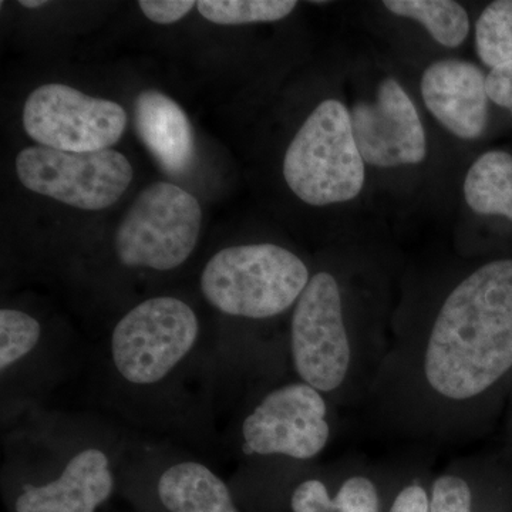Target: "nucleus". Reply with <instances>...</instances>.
Returning a JSON list of instances; mask_svg holds the SVG:
<instances>
[{
	"mask_svg": "<svg viewBox=\"0 0 512 512\" xmlns=\"http://www.w3.org/2000/svg\"><path fill=\"white\" fill-rule=\"evenodd\" d=\"M284 177L293 194L312 207L352 201L362 192L365 161L345 104L323 100L312 111L286 150Z\"/></svg>",
	"mask_w": 512,
	"mask_h": 512,
	"instance_id": "obj_5",
	"label": "nucleus"
},
{
	"mask_svg": "<svg viewBox=\"0 0 512 512\" xmlns=\"http://www.w3.org/2000/svg\"><path fill=\"white\" fill-rule=\"evenodd\" d=\"M468 207L480 215H501L512 221V156L487 151L471 165L463 185Z\"/></svg>",
	"mask_w": 512,
	"mask_h": 512,
	"instance_id": "obj_16",
	"label": "nucleus"
},
{
	"mask_svg": "<svg viewBox=\"0 0 512 512\" xmlns=\"http://www.w3.org/2000/svg\"><path fill=\"white\" fill-rule=\"evenodd\" d=\"M298 6L292 0H201L197 8L205 19L217 25H248L278 22Z\"/></svg>",
	"mask_w": 512,
	"mask_h": 512,
	"instance_id": "obj_19",
	"label": "nucleus"
},
{
	"mask_svg": "<svg viewBox=\"0 0 512 512\" xmlns=\"http://www.w3.org/2000/svg\"><path fill=\"white\" fill-rule=\"evenodd\" d=\"M311 281L298 255L275 244L235 245L211 256L200 289L208 305L229 318H275L298 302Z\"/></svg>",
	"mask_w": 512,
	"mask_h": 512,
	"instance_id": "obj_4",
	"label": "nucleus"
},
{
	"mask_svg": "<svg viewBox=\"0 0 512 512\" xmlns=\"http://www.w3.org/2000/svg\"><path fill=\"white\" fill-rule=\"evenodd\" d=\"M201 221L200 202L190 192L171 183L148 185L114 235L117 264L161 274L181 268L197 248Z\"/></svg>",
	"mask_w": 512,
	"mask_h": 512,
	"instance_id": "obj_7",
	"label": "nucleus"
},
{
	"mask_svg": "<svg viewBox=\"0 0 512 512\" xmlns=\"http://www.w3.org/2000/svg\"><path fill=\"white\" fill-rule=\"evenodd\" d=\"M23 127L39 146L96 153L120 140L127 113L114 101L87 96L66 84H43L26 99Z\"/></svg>",
	"mask_w": 512,
	"mask_h": 512,
	"instance_id": "obj_11",
	"label": "nucleus"
},
{
	"mask_svg": "<svg viewBox=\"0 0 512 512\" xmlns=\"http://www.w3.org/2000/svg\"><path fill=\"white\" fill-rule=\"evenodd\" d=\"M291 356L302 382L320 393L338 389L350 365V346L342 299L335 276H312L295 303L291 320Z\"/></svg>",
	"mask_w": 512,
	"mask_h": 512,
	"instance_id": "obj_12",
	"label": "nucleus"
},
{
	"mask_svg": "<svg viewBox=\"0 0 512 512\" xmlns=\"http://www.w3.org/2000/svg\"><path fill=\"white\" fill-rule=\"evenodd\" d=\"M16 173L29 191L86 211L116 204L134 174L127 157L110 148L96 153H67L42 146L20 151Z\"/></svg>",
	"mask_w": 512,
	"mask_h": 512,
	"instance_id": "obj_9",
	"label": "nucleus"
},
{
	"mask_svg": "<svg viewBox=\"0 0 512 512\" xmlns=\"http://www.w3.org/2000/svg\"><path fill=\"white\" fill-rule=\"evenodd\" d=\"M134 124L141 143L165 173L183 175L190 170L195 157L194 133L177 101L157 90L138 94Z\"/></svg>",
	"mask_w": 512,
	"mask_h": 512,
	"instance_id": "obj_15",
	"label": "nucleus"
},
{
	"mask_svg": "<svg viewBox=\"0 0 512 512\" xmlns=\"http://www.w3.org/2000/svg\"><path fill=\"white\" fill-rule=\"evenodd\" d=\"M2 427L6 512H101L120 494L134 440L109 421L35 406Z\"/></svg>",
	"mask_w": 512,
	"mask_h": 512,
	"instance_id": "obj_2",
	"label": "nucleus"
},
{
	"mask_svg": "<svg viewBox=\"0 0 512 512\" xmlns=\"http://www.w3.org/2000/svg\"><path fill=\"white\" fill-rule=\"evenodd\" d=\"M421 97L434 119L463 140L483 136L488 123L487 76L477 64L446 59L421 77Z\"/></svg>",
	"mask_w": 512,
	"mask_h": 512,
	"instance_id": "obj_14",
	"label": "nucleus"
},
{
	"mask_svg": "<svg viewBox=\"0 0 512 512\" xmlns=\"http://www.w3.org/2000/svg\"><path fill=\"white\" fill-rule=\"evenodd\" d=\"M512 367V261L490 262L448 295L426 350L427 382L441 396L467 400Z\"/></svg>",
	"mask_w": 512,
	"mask_h": 512,
	"instance_id": "obj_3",
	"label": "nucleus"
},
{
	"mask_svg": "<svg viewBox=\"0 0 512 512\" xmlns=\"http://www.w3.org/2000/svg\"><path fill=\"white\" fill-rule=\"evenodd\" d=\"M77 349L53 342L32 313L5 306L0 311L2 419L43 406L56 386L73 375Z\"/></svg>",
	"mask_w": 512,
	"mask_h": 512,
	"instance_id": "obj_8",
	"label": "nucleus"
},
{
	"mask_svg": "<svg viewBox=\"0 0 512 512\" xmlns=\"http://www.w3.org/2000/svg\"><path fill=\"white\" fill-rule=\"evenodd\" d=\"M19 5L23 6V8L39 9L49 5V2H43V0H20Z\"/></svg>",
	"mask_w": 512,
	"mask_h": 512,
	"instance_id": "obj_26",
	"label": "nucleus"
},
{
	"mask_svg": "<svg viewBox=\"0 0 512 512\" xmlns=\"http://www.w3.org/2000/svg\"><path fill=\"white\" fill-rule=\"evenodd\" d=\"M477 55L495 69L512 62V0H495L476 23Z\"/></svg>",
	"mask_w": 512,
	"mask_h": 512,
	"instance_id": "obj_18",
	"label": "nucleus"
},
{
	"mask_svg": "<svg viewBox=\"0 0 512 512\" xmlns=\"http://www.w3.org/2000/svg\"><path fill=\"white\" fill-rule=\"evenodd\" d=\"M202 323L184 299L151 296L114 323L99 352L104 397L153 430H198L207 419L224 357L202 345Z\"/></svg>",
	"mask_w": 512,
	"mask_h": 512,
	"instance_id": "obj_1",
	"label": "nucleus"
},
{
	"mask_svg": "<svg viewBox=\"0 0 512 512\" xmlns=\"http://www.w3.org/2000/svg\"><path fill=\"white\" fill-rule=\"evenodd\" d=\"M325 400L308 383H288L271 390L242 416L239 448L247 457L318 456L329 440Z\"/></svg>",
	"mask_w": 512,
	"mask_h": 512,
	"instance_id": "obj_10",
	"label": "nucleus"
},
{
	"mask_svg": "<svg viewBox=\"0 0 512 512\" xmlns=\"http://www.w3.org/2000/svg\"><path fill=\"white\" fill-rule=\"evenodd\" d=\"M430 512H471V490L466 481L440 477L433 485Z\"/></svg>",
	"mask_w": 512,
	"mask_h": 512,
	"instance_id": "obj_20",
	"label": "nucleus"
},
{
	"mask_svg": "<svg viewBox=\"0 0 512 512\" xmlns=\"http://www.w3.org/2000/svg\"><path fill=\"white\" fill-rule=\"evenodd\" d=\"M119 495L134 512H244L234 487L204 461L136 440Z\"/></svg>",
	"mask_w": 512,
	"mask_h": 512,
	"instance_id": "obj_6",
	"label": "nucleus"
},
{
	"mask_svg": "<svg viewBox=\"0 0 512 512\" xmlns=\"http://www.w3.org/2000/svg\"><path fill=\"white\" fill-rule=\"evenodd\" d=\"M488 99L512 114V62L491 69L487 76Z\"/></svg>",
	"mask_w": 512,
	"mask_h": 512,
	"instance_id": "obj_24",
	"label": "nucleus"
},
{
	"mask_svg": "<svg viewBox=\"0 0 512 512\" xmlns=\"http://www.w3.org/2000/svg\"><path fill=\"white\" fill-rule=\"evenodd\" d=\"M350 113L353 136L365 164L394 168L420 164L427 138L412 97L393 77H386L372 101H357Z\"/></svg>",
	"mask_w": 512,
	"mask_h": 512,
	"instance_id": "obj_13",
	"label": "nucleus"
},
{
	"mask_svg": "<svg viewBox=\"0 0 512 512\" xmlns=\"http://www.w3.org/2000/svg\"><path fill=\"white\" fill-rule=\"evenodd\" d=\"M390 512H430L429 497L420 485H410L397 495Z\"/></svg>",
	"mask_w": 512,
	"mask_h": 512,
	"instance_id": "obj_25",
	"label": "nucleus"
},
{
	"mask_svg": "<svg viewBox=\"0 0 512 512\" xmlns=\"http://www.w3.org/2000/svg\"><path fill=\"white\" fill-rule=\"evenodd\" d=\"M338 512H379L375 484L363 477L349 478L335 497Z\"/></svg>",
	"mask_w": 512,
	"mask_h": 512,
	"instance_id": "obj_21",
	"label": "nucleus"
},
{
	"mask_svg": "<svg viewBox=\"0 0 512 512\" xmlns=\"http://www.w3.org/2000/svg\"><path fill=\"white\" fill-rule=\"evenodd\" d=\"M141 12L151 22L158 25H171L185 18L197 2L192 0H141L138 2Z\"/></svg>",
	"mask_w": 512,
	"mask_h": 512,
	"instance_id": "obj_23",
	"label": "nucleus"
},
{
	"mask_svg": "<svg viewBox=\"0 0 512 512\" xmlns=\"http://www.w3.org/2000/svg\"><path fill=\"white\" fill-rule=\"evenodd\" d=\"M383 5L393 15L421 23L437 43L448 49L463 45L470 32L467 10L453 0H386Z\"/></svg>",
	"mask_w": 512,
	"mask_h": 512,
	"instance_id": "obj_17",
	"label": "nucleus"
},
{
	"mask_svg": "<svg viewBox=\"0 0 512 512\" xmlns=\"http://www.w3.org/2000/svg\"><path fill=\"white\" fill-rule=\"evenodd\" d=\"M289 512H338L335 497L318 478H308L293 487L288 500Z\"/></svg>",
	"mask_w": 512,
	"mask_h": 512,
	"instance_id": "obj_22",
	"label": "nucleus"
}]
</instances>
